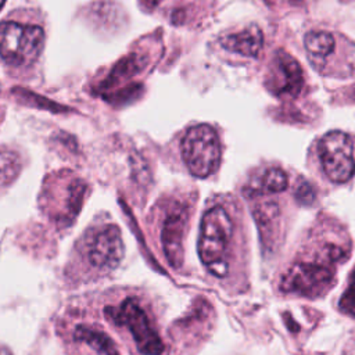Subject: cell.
<instances>
[{"label":"cell","mask_w":355,"mask_h":355,"mask_svg":"<svg viewBox=\"0 0 355 355\" xmlns=\"http://www.w3.org/2000/svg\"><path fill=\"white\" fill-rule=\"evenodd\" d=\"M233 238V219L222 206L210 208L200 225L199 256L210 273L222 279L229 272L228 252Z\"/></svg>","instance_id":"1"},{"label":"cell","mask_w":355,"mask_h":355,"mask_svg":"<svg viewBox=\"0 0 355 355\" xmlns=\"http://www.w3.org/2000/svg\"><path fill=\"white\" fill-rule=\"evenodd\" d=\"M323 178L332 184H347L355 173V140L343 131L325 134L315 147Z\"/></svg>","instance_id":"2"},{"label":"cell","mask_w":355,"mask_h":355,"mask_svg":"<svg viewBox=\"0 0 355 355\" xmlns=\"http://www.w3.org/2000/svg\"><path fill=\"white\" fill-rule=\"evenodd\" d=\"M45 45L43 29L14 21L0 23V57L12 66H28L39 57Z\"/></svg>","instance_id":"3"},{"label":"cell","mask_w":355,"mask_h":355,"mask_svg":"<svg viewBox=\"0 0 355 355\" xmlns=\"http://www.w3.org/2000/svg\"><path fill=\"white\" fill-rule=\"evenodd\" d=\"M221 142L215 130L201 124L192 127L182 140V157L189 172L196 178H208L221 162Z\"/></svg>","instance_id":"4"},{"label":"cell","mask_w":355,"mask_h":355,"mask_svg":"<svg viewBox=\"0 0 355 355\" xmlns=\"http://www.w3.org/2000/svg\"><path fill=\"white\" fill-rule=\"evenodd\" d=\"M106 315L115 325L130 329L142 355H161L165 351V345L150 318L135 299H127L118 308L107 307Z\"/></svg>","instance_id":"5"},{"label":"cell","mask_w":355,"mask_h":355,"mask_svg":"<svg viewBox=\"0 0 355 355\" xmlns=\"http://www.w3.org/2000/svg\"><path fill=\"white\" fill-rule=\"evenodd\" d=\"M334 282L333 265L313 258L311 261H300L293 264L282 276L280 290L283 293L300 294L304 297H321Z\"/></svg>","instance_id":"6"},{"label":"cell","mask_w":355,"mask_h":355,"mask_svg":"<svg viewBox=\"0 0 355 355\" xmlns=\"http://www.w3.org/2000/svg\"><path fill=\"white\" fill-rule=\"evenodd\" d=\"M267 86L276 96H299L304 86L302 66L294 57L283 50H279L269 66Z\"/></svg>","instance_id":"7"},{"label":"cell","mask_w":355,"mask_h":355,"mask_svg":"<svg viewBox=\"0 0 355 355\" xmlns=\"http://www.w3.org/2000/svg\"><path fill=\"white\" fill-rule=\"evenodd\" d=\"M124 254L125 247L121 230L115 225H108L99 230L88 250L89 262L100 271L115 269L121 264Z\"/></svg>","instance_id":"8"},{"label":"cell","mask_w":355,"mask_h":355,"mask_svg":"<svg viewBox=\"0 0 355 355\" xmlns=\"http://www.w3.org/2000/svg\"><path fill=\"white\" fill-rule=\"evenodd\" d=\"M188 221L185 210L168 215L161 232V242L168 264L173 269H180L184 264V232Z\"/></svg>","instance_id":"9"},{"label":"cell","mask_w":355,"mask_h":355,"mask_svg":"<svg viewBox=\"0 0 355 355\" xmlns=\"http://www.w3.org/2000/svg\"><path fill=\"white\" fill-rule=\"evenodd\" d=\"M304 46L310 62L322 74L328 71L333 64L332 58L339 50V39L333 32L317 29L306 35Z\"/></svg>","instance_id":"10"},{"label":"cell","mask_w":355,"mask_h":355,"mask_svg":"<svg viewBox=\"0 0 355 355\" xmlns=\"http://www.w3.org/2000/svg\"><path fill=\"white\" fill-rule=\"evenodd\" d=\"M223 49L245 57H257L264 45V36L258 27L252 25L239 32L230 34L221 39Z\"/></svg>","instance_id":"11"},{"label":"cell","mask_w":355,"mask_h":355,"mask_svg":"<svg viewBox=\"0 0 355 355\" xmlns=\"http://www.w3.org/2000/svg\"><path fill=\"white\" fill-rule=\"evenodd\" d=\"M145 66H146V57L138 53L130 54L112 69L108 78L101 84L100 89L108 90L115 88L117 85H121L125 81H130L131 78L138 75L145 69Z\"/></svg>","instance_id":"12"},{"label":"cell","mask_w":355,"mask_h":355,"mask_svg":"<svg viewBox=\"0 0 355 355\" xmlns=\"http://www.w3.org/2000/svg\"><path fill=\"white\" fill-rule=\"evenodd\" d=\"M289 188V176L287 173L278 167L267 168L258 178L250 184L249 196L256 195H271V193H282Z\"/></svg>","instance_id":"13"},{"label":"cell","mask_w":355,"mask_h":355,"mask_svg":"<svg viewBox=\"0 0 355 355\" xmlns=\"http://www.w3.org/2000/svg\"><path fill=\"white\" fill-rule=\"evenodd\" d=\"M74 336L78 341L86 343L89 347H92L101 355H120L115 347V343L103 332L79 325L75 329Z\"/></svg>","instance_id":"14"},{"label":"cell","mask_w":355,"mask_h":355,"mask_svg":"<svg viewBox=\"0 0 355 355\" xmlns=\"http://www.w3.org/2000/svg\"><path fill=\"white\" fill-rule=\"evenodd\" d=\"M254 217L258 222L264 242H269L271 236L273 234L275 222L279 217L278 206L275 203H260L254 210Z\"/></svg>","instance_id":"15"},{"label":"cell","mask_w":355,"mask_h":355,"mask_svg":"<svg viewBox=\"0 0 355 355\" xmlns=\"http://www.w3.org/2000/svg\"><path fill=\"white\" fill-rule=\"evenodd\" d=\"M21 171L20 157L10 150H0V189L10 185Z\"/></svg>","instance_id":"16"},{"label":"cell","mask_w":355,"mask_h":355,"mask_svg":"<svg viewBox=\"0 0 355 355\" xmlns=\"http://www.w3.org/2000/svg\"><path fill=\"white\" fill-rule=\"evenodd\" d=\"M340 308L343 313L355 318V269L351 275L350 283L340 300Z\"/></svg>","instance_id":"17"},{"label":"cell","mask_w":355,"mask_h":355,"mask_svg":"<svg viewBox=\"0 0 355 355\" xmlns=\"http://www.w3.org/2000/svg\"><path fill=\"white\" fill-rule=\"evenodd\" d=\"M295 197H297V200L303 204H311L315 199V193H314L313 188L307 182H304L297 186V191H295Z\"/></svg>","instance_id":"18"},{"label":"cell","mask_w":355,"mask_h":355,"mask_svg":"<svg viewBox=\"0 0 355 355\" xmlns=\"http://www.w3.org/2000/svg\"><path fill=\"white\" fill-rule=\"evenodd\" d=\"M140 2H142V5H143V6H146L147 9L153 10L154 8H157V6H158V3L161 2V0H140Z\"/></svg>","instance_id":"19"},{"label":"cell","mask_w":355,"mask_h":355,"mask_svg":"<svg viewBox=\"0 0 355 355\" xmlns=\"http://www.w3.org/2000/svg\"><path fill=\"white\" fill-rule=\"evenodd\" d=\"M0 355H13L12 351L6 347H0Z\"/></svg>","instance_id":"20"},{"label":"cell","mask_w":355,"mask_h":355,"mask_svg":"<svg viewBox=\"0 0 355 355\" xmlns=\"http://www.w3.org/2000/svg\"><path fill=\"white\" fill-rule=\"evenodd\" d=\"M5 2H6V0H0V9H2V8H3Z\"/></svg>","instance_id":"21"}]
</instances>
